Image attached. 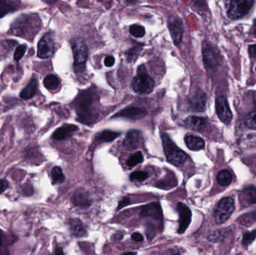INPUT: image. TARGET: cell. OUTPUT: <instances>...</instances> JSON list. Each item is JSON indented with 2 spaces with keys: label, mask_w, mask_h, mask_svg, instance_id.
<instances>
[{
  "label": "cell",
  "mask_w": 256,
  "mask_h": 255,
  "mask_svg": "<svg viewBox=\"0 0 256 255\" xmlns=\"http://www.w3.org/2000/svg\"><path fill=\"white\" fill-rule=\"evenodd\" d=\"M216 114L221 121L223 122L225 124H230L233 116L226 97L220 96L216 99Z\"/></svg>",
  "instance_id": "obj_9"
},
{
  "label": "cell",
  "mask_w": 256,
  "mask_h": 255,
  "mask_svg": "<svg viewBox=\"0 0 256 255\" xmlns=\"http://www.w3.org/2000/svg\"><path fill=\"white\" fill-rule=\"evenodd\" d=\"M206 97L204 93H198L189 99V107L193 112H202L205 110Z\"/></svg>",
  "instance_id": "obj_19"
},
{
  "label": "cell",
  "mask_w": 256,
  "mask_h": 255,
  "mask_svg": "<svg viewBox=\"0 0 256 255\" xmlns=\"http://www.w3.org/2000/svg\"><path fill=\"white\" fill-rule=\"evenodd\" d=\"M235 201L232 197L221 199L215 209L214 218L216 223L221 225L226 222L235 211Z\"/></svg>",
  "instance_id": "obj_6"
},
{
  "label": "cell",
  "mask_w": 256,
  "mask_h": 255,
  "mask_svg": "<svg viewBox=\"0 0 256 255\" xmlns=\"http://www.w3.org/2000/svg\"><path fill=\"white\" fill-rule=\"evenodd\" d=\"M204 64L208 70H213L219 65V53L212 46H206L202 50Z\"/></svg>",
  "instance_id": "obj_12"
},
{
  "label": "cell",
  "mask_w": 256,
  "mask_h": 255,
  "mask_svg": "<svg viewBox=\"0 0 256 255\" xmlns=\"http://www.w3.org/2000/svg\"><path fill=\"white\" fill-rule=\"evenodd\" d=\"M55 51V36L52 32L45 34L38 44V57L42 59H49Z\"/></svg>",
  "instance_id": "obj_7"
},
{
  "label": "cell",
  "mask_w": 256,
  "mask_h": 255,
  "mask_svg": "<svg viewBox=\"0 0 256 255\" xmlns=\"http://www.w3.org/2000/svg\"><path fill=\"white\" fill-rule=\"evenodd\" d=\"M148 112L146 109L137 106H129L115 115V117L125 118L131 120H140L147 116Z\"/></svg>",
  "instance_id": "obj_13"
},
{
  "label": "cell",
  "mask_w": 256,
  "mask_h": 255,
  "mask_svg": "<svg viewBox=\"0 0 256 255\" xmlns=\"http://www.w3.org/2000/svg\"><path fill=\"white\" fill-rule=\"evenodd\" d=\"M119 136H120L119 133L111 131V130H104L97 136V140L99 141H104V142H109L117 138Z\"/></svg>",
  "instance_id": "obj_25"
},
{
  "label": "cell",
  "mask_w": 256,
  "mask_h": 255,
  "mask_svg": "<svg viewBox=\"0 0 256 255\" xmlns=\"http://www.w3.org/2000/svg\"><path fill=\"white\" fill-rule=\"evenodd\" d=\"M122 255H136V252H127V253L123 254Z\"/></svg>",
  "instance_id": "obj_46"
},
{
  "label": "cell",
  "mask_w": 256,
  "mask_h": 255,
  "mask_svg": "<svg viewBox=\"0 0 256 255\" xmlns=\"http://www.w3.org/2000/svg\"><path fill=\"white\" fill-rule=\"evenodd\" d=\"M240 200L243 206H249L256 204V187L250 186L242 190L240 195Z\"/></svg>",
  "instance_id": "obj_18"
},
{
  "label": "cell",
  "mask_w": 256,
  "mask_h": 255,
  "mask_svg": "<svg viewBox=\"0 0 256 255\" xmlns=\"http://www.w3.org/2000/svg\"><path fill=\"white\" fill-rule=\"evenodd\" d=\"M140 215L146 218H152L154 219H162L163 213H162L161 206L160 203L154 202L147 204L142 208Z\"/></svg>",
  "instance_id": "obj_15"
},
{
  "label": "cell",
  "mask_w": 256,
  "mask_h": 255,
  "mask_svg": "<svg viewBox=\"0 0 256 255\" xmlns=\"http://www.w3.org/2000/svg\"><path fill=\"white\" fill-rule=\"evenodd\" d=\"M130 32L132 36L136 38H143L146 35V30L143 26L133 25L130 27Z\"/></svg>",
  "instance_id": "obj_30"
},
{
  "label": "cell",
  "mask_w": 256,
  "mask_h": 255,
  "mask_svg": "<svg viewBox=\"0 0 256 255\" xmlns=\"http://www.w3.org/2000/svg\"><path fill=\"white\" fill-rule=\"evenodd\" d=\"M131 239L134 240L135 242H143L144 240L143 235L138 232L133 233V235H131Z\"/></svg>",
  "instance_id": "obj_40"
},
{
  "label": "cell",
  "mask_w": 256,
  "mask_h": 255,
  "mask_svg": "<svg viewBox=\"0 0 256 255\" xmlns=\"http://www.w3.org/2000/svg\"><path fill=\"white\" fill-rule=\"evenodd\" d=\"M73 205L80 209H87L91 206V199L89 194L83 190H77L71 197Z\"/></svg>",
  "instance_id": "obj_14"
},
{
  "label": "cell",
  "mask_w": 256,
  "mask_h": 255,
  "mask_svg": "<svg viewBox=\"0 0 256 255\" xmlns=\"http://www.w3.org/2000/svg\"><path fill=\"white\" fill-rule=\"evenodd\" d=\"M17 9L18 7L13 2L0 1V18H2L10 12H15Z\"/></svg>",
  "instance_id": "obj_26"
},
{
  "label": "cell",
  "mask_w": 256,
  "mask_h": 255,
  "mask_svg": "<svg viewBox=\"0 0 256 255\" xmlns=\"http://www.w3.org/2000/svg\"></svg>",
  "instance_id": "obj_48"
},
{
  "label": "cell",
  "mask_w": 256,
  "mask_h": 255,
  "mask_svg": "<svg viewBox=\"0 0 256 255\" xmlns=\"http://www.w3.org/2000/svg\"><path fill=\"white\" fill-rule=\"evenodd\" d=\"M43 85L46 89L50 91L56 90L60 85V80L59 77L53 74L46 76L43 79Z\"/></svg>",
  "instance_id": "obj_24"
},
{
  "label": "cell",
  "mask_w": 256,
  "mask_h": 255,
  "mask_svg": "<svg viewBox=\"0 0 256 255\" xmlns=\"http://www.w3.org/2000/svg\"><path fill=\"white\" fill-rule=\"evenodd\" d=\"M216 180L221 186H229L232 181V174L227 170L221 171L216 177Z\"/></svg>",
  "instance_id": "obj_27"
},
{
  "label": "cell",
  "mask_w": 256,
  "mask_h": 255,
  "mask_svg": "<svg viewBox=\"0 0 256 255\" xmlns=\"http://www.w3.org/2000/svg\"><path fill=\"white\" fill-rule=\"evenodd\" d=\"M177 210L179 214V227L178 234H184L188 229L192 218V213L191 209L184 203L179 202L177 204Z\"/></svg>",
  "instance_id": "obj_10"
},
{
  "label": "cell",
  "mask_w": 256,
  "mask_h": 255,
  "mask_svg": "<svg viewBox=\"0 0 256 255\" xmlns=\"http://www.w3.org/2000/svg\"><path fill=\"white\" fill-rule=\"evenodd\" d=\"M26 48H27V47L25 44H22V45L18 46L17 47L15 55H14V59H15V61H19L21 59V58L24 56L25 53H26Z\"/></svg>",
  "instance_id": "obj_35"
},
{
  "label": "cell",
  "mask_w": 256,
  "mask_h": 255,
  "mask_svg": "<svg viewBox=\"0 0 256 255\" xmlns=\"http://www.w3.org/2000/svg\"><path fill=\"white\" fill-rule=\"evenodd\" d=\"M123 234H122V233H118V234H116V235H114L112 239H113L115 241H121L122 239H123Z\"/></svg>",
  "instance_id": "obj_43"
},
{
  "label": "cell",
  "mask_w": 256,
  "mask_h": 255,
  "mask_svg": "<svg viewBox=\"0 0 256 255\" xmlns=\"http://www.w3.org/2000/svg\"><path fill=\"white\" fill-rule=\"evenodd\" d=\"M249 53L252 58H256V44L249 47Z\"/></svg>",
  "instance_id": "obj_41"
},
{
  "label": "cell",
  "mask_w": 256,
  "mask_h": 255,
  "mask_svg": "<svg viewBox=\"0 0 256 255\" xmlns=\"http://www.w3.org/2000/svg\"><path fill=\"white\" fill-rule=\"evenodd\" d=\"M253 34L254 35L255 37H256V20L254 22V25H253Z\"/></svg>",
  "instance_id": "obj_45"
},
{
  "label": "cell",
  "mask_w": 256,
  "mask_h": 255,
  "mask_svg": "<svg viewBox=\"0 0 256 255\" xmlns=\"http://www.w3.org/2000/svg\"><path fill=\"white\" fill-rule=\"evenodd\" d=\"M104 64H105V65L108 67V68L112 67L114 64H115V58H114L112 56H108V57H107L105 59H104Z\"/></svg>",
  "instance_id": "obj_38"
},
{
  "label": "cell",
  "mask_w": 256,
  "mask_h": 255,
  "mask_svg": "<svg viewBox=\"0 0 256 255\" xmlns=\"http://www.w3.org/2000/svg\"><path fill=\"white\" fill-rule=\"evenodd\" d=\"M72 50L74 53V69L76 73H82L85 70V64L88 59V48L85 43L80 39L73 40Z\"/></svg>",
  "instance_id": "obj_5"
},
{
  "label": "cell",
  "mask_w": 256,
  "mask_h": 255,
  "mask_svg": "<svg viewBox=\"0 0 256 255\" xmlns=\"http://www.w3.org/2000/svg\"><path fill=\"white\" fill-rule=\"evenodd\" d=\"M39 81L36 77H33L27 85L21 92V98L23 99H29L33 98L37 92Z\"/></svg>",
  "instance_id": "obj_21"
},
{
  "label": "cell",
  "mask_w": 256,
  "mask_h": 255,
  "mask_svg": "<svg viewBox=\"0 0 256 255\" xmlns=\"http://www.w3.org/2000/svg\"><path fill=\"white\" fill-rule=\"evenodd\" d=\"M143 162V155L140 151H137L135 154H132L130 157L127 160V165L129 167L133 168L138 164L142 163Z\"/></svg>",
  "instance_id": "obj_29"
},
{
  "label": "cell",
  "mask_w": 256,
  "mask_h": 255,
  "mask_svg": "<svg viewBox=\"0 0 256 255\" xmlns=\"http://www.w3.org/2000/svg\"><path fill=\"white\" fill-rule=\"evenodd\" d=\"M256 238V230H254V231H252V232L245 234L244 236H243V241H242V242H243V244L244 246H249V245H250V244L255 240Z\"/></svg>",
  "instance_id": "obj_34"
},
{
  "label": "cell",
  "mask_w": 256,
  "mask_h": 255,
  "mask_svg": "<svg viewBox=\"0 0 256 255\" xmlns=\"http://www.w3.org/2000/svg\"><path fill=\"white\" fill-rule=\"evenodd\" d=\"M22 190H23V193H24L26 196H32V193H33V189H32L31 186H24Z\"/></svg>",
  "instance_id": "obj_42"
},
{
  "label": "cell",
  "mask_w": 256,
  "mask_h": 255,
  "mask_svg": "<svg viewBox=\"0 0 256 255\" xmlns=\"http://www.w3.org/2000/svg\"><path fill=\"white\" fill-rule=\"evenodd\" d=\"M245 124L252 130H256V111H253L245 118Z\"/></svg>",
  "instance_id": "obj_31"
},
{
  "label": "cell",
  "mask_w": 256,
  "mask_h": 255,
  "mask_svg": "<svg viewBox=\"0 0 256 255\" xmlns=\"http://www.w3.org/2000/svg\"><path fill=\"white\" fill-rule=\"evenodd\" d=\"M140 51H141V47H135L130 49L126 54L128 61H135V59H136L137 58L138 56H139Z\"/></svg>",
  "instance_id": "obj_33"
},
{
  "label": "cell",
  "mask_w": 256,
  "mask_h": 255,
  "mask_svg": "<svg viewBox=\"0 0 256 255\" xmlns=\"http://www.w3.org/2000/svg\"><path fill=\"white\" fill-rule=\"evenodd\" d=\"M97 95L89 92H85L80 95L75 101L76 111L81 120H91L95 119L96 114L95 113V103L98 101Z\"/></svg>",
  "instance_id": "obj_2"
},
{
  "label": "cell",
  "mask_w": 256,
  "mask_h": 255,
  "mask_svg": "<svg viewBox=\"0 0 256 255\" xmlns=\"http://www.w3.org/2000/svg\"><path fill=\"white\" fill-rule=\"evenodd\" d=\"M186 145L191 151H199L205 148V141L200 137L193 135H187L184 138Z\"/></svg>",
  "instance_id": "obj_23"
},
{
  "label": "cell",
  "mask_w": 256,
  "mask_h": 255,
  "mask_svg": "<svg viewBox=\"0 0 256 255\" xmlns=\"http://www.w3.org/2000/svg\"></svg>",
  "instance_id": "obj_49"
},
{
  "label": "cell",
  "mask_w": 256,
  "mask_h": 255,
  "mask_svg": "<svg viewBox=\"0 0 256 255\" xmlns=\"http://www.w3.org/2000/svg\"><path fill=\"white\" fill-rule=\"evenodd\" d=\"M254 1L251 0H239L231 2L230 7L228 11V16L231 19H238L245 16L253 8Z\"/></svg>",
  "instance_id": "obj_8"
},
{
  "label": "cell",
  "mask_w": 256,
  "mask_h": 255,
  "mask_svg": "<svg viewBox=\"0 0 256 255\" xmlns=\"http://www.w3.org/2000/svg\"><path fill=\"white\" fill-rule=\"evenodd\" d=\"M162 142L164 153L169 162L179 166L187 160L188 155L175 145L167 134H164L162 135Z\"/></svg>",
  "instance_id": "obj_3"
},
{
  "label": "cell",
  "mask_w": 256,
  "mask_h": 255,
  "mask_svg": "<svg viewBox=\"0 0 256 255\" xmlns=\"http://www.w3.org/2000/svg\"><path fill=\"white\" fill-rule=\"evenodd\" d=\"M130 204V198L128 197H125L121 200L120 202H119V206H118L117 210H121V209L123 208V207H126L128 204Z\"/></svg>",
  "instance_id": "obj_37"
},
{
  "label": "cell",
  "mask_w": 256,
  "mask_h": 255,
  "mask_svg": "<svg viewBox=\"0 0 256 255\" xmlns=\"http://www.w3.org/2000/svg\"><path fill=\"white\" fill-rule=\"evenodd\" d=\"M77 130H78V127L74 124H64L60 128L55 130L52 138L57 141H62V140H64L71 137Z\"/></svg>",
  "instance_id": "obj_17"
},
{
  "label": "cell",
  "mask_w": 256,
  "mask_h": 255,
  "mask_svg": "<svg viewBox=\"0 0 256 255\" xmlns=\"http://www.w3.org/2000/svg\"><path fill=\"white\" fill-rule=\"evenodd\" d=\"M40 28L37 15H21L12 23L11 31L12 34L25 39H29L30 36L36 34Z\"/></svg>",
  "instance_id": "obj_1"
},
{
  "label": "cell",
  "mask_w": 256,
  "mask_h": 255,
  "mask_svg": "<svg viewBox=\"0 0 256 255\" xmlns=\"http://www.w3.org/2000/svg\"><path fill=\"white\" fill-rule=\"evenodd\" d=\"M245 218H240V223L243 224V225H247V224H252L253 221L256 219V212L252 213L251 217H247V216H243Z\"/></svg>",
  "instance_id": "obj_36"
},
{
  "label": "cell",
  "mask_w": 256,
  "mask_h": 255,
  "mask_svg": "<svg viewBox=\"0 0 256 255\" xmlns=\"http://www.w3.org/2000/svg\"><path fill=\"white\" fill-rule=\"evenodd\" d=\"M168 28L175 45L181 43L183 37L182 23L178 17H170L168 19Z\"/></svg>",
  "instance_id": "obj_11"
},
{
  "label": "cell",
  "mask_w": 256,
  "mask_h": 255,
  "mask_svg": "<svg viewBox=\"0 0 256 255\" xmlns=\"http://www.w3.org/2000/svg\"><path fill=\"white\" fill-rule=\"evenodd\" d=\"M54 255H64V252L62 250V249L60 248H58L57 249H56L55 251Z\"/></svg>",
  "instance_id": "obj_44"
},
{
  "label": "cell",
  "mask_w": 256,
  "mask_h": 255,
  "mask_svg": "<svg viewBox=\"0 0 256 255\" xmlns=\"http://www.w3.org/2000/svg\"><path fill=\"white\" fill-rule=\"evenodd\" d=\"M143 137L141 132L139 130H130L127 134L124 141V145L129 149L139 148L143 144Z\"/></svg>",
  "instance_id": "obj_16"
},
{
  "label": "cell",
  "mask_w": 256,
  "mask_h": 255,
  "mask_svg": "<svg viewBox=\"0 0 256 255\" xmlns=\"http://www.w3.org/2000/svg\"><path fill=\"white\" fill-rule=\"evenodd\" d=\"M133 92L138 95H147L152 92L154 87V79L147 74L144 66L138 69V74L131 82Z\"/></svg>",
  "instance_id": "obj_4"
},
{
  "label": "cell",
  "mask_w": 256,
  "mask_h": 255,
  "mask_svg": "<svg viewBox=\"0 0 256 255\" xmlns=\"http://www.w3.org/2000/svg\"><path fill=\"white\" fill-rule=\"evenodd\" d=\"M51 177L53 184H60L65 180V177L63 174V170L59 166H56L52 169Z\"/></svg>",
  "instance_id": "obj_28"
},
{
  "label": "cell",
  "mask_w": 256,
  "mask_h": 255,
  "mask_svg": "<svg viewBox=\"0 0 256 255\" xmlns=\"http://www.w3.org/2000/svg\"><path fill=\"white\" fill-rule=\"evenodd\" d=\"M8 182L4 179H0V194L3 193L8 188Z\"/></svg>",
  "instance_id": "obj_39"
},
{
  "label": "cell",
  "mask_w": 256,
  "mask_h": 255,
  "mask_svg": "<svg viewBox=\"0 0 256 255\" xmlns=\"http://www.w3.org/2000/svg\"><path fill=\"white\" fill-rule=\"evenodd\" d=\"M149 177V173L143 171L134 172L130 175V178L132 181H143Z\"/></svg>",
  "instance_id": "obj_32"
},
{
  "label": "cell",
  "mask_w": 256,
  "mask_h": 255,
  "mask_svg": "<svg viewBox=\"0 0 256 255\" xmlns=\"http://www.w3.org/2000/svg\"><path fill=\"white\" fill-rule=\"evenodd\" d=\"M185 123L189 128L195 131H202L206 127V119L198 116H190L187 118Z\"/></svg>",
  "instance_id": "obj_22"
},
{
  "label": "cell",
  "mask_w": 256,
  "mask_h": 255,
  "mask_svg": "<svg viewBox=\"0 0 256 255\" xmlns=\"http://www.w3.org/2000/svg\"><path fill=\"white\" fill-rule=\"evenodd\" d=\"M70 231L76 237H83L86 235V230L82 221L78 218H71L68 221Z\"/></svg>",
  "instance_id": "obj_20"
},
{
  "label": "cell",
  "mask_w": 256,
  "mask_h": 255,
  "mask_svg": "<svg viewBox=\"0 0 256 255\" xmlns=\"http://www.w3.org/2000/svg\"><path fill=\"white\" fill-rule=\"evenodd\" d=\"M2 235H1V232H0V249H1V246H2Z\"/></svg>",
  "instance_id": "obj_47"
}]
</instances>
